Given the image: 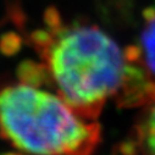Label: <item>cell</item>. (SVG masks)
Here are the masks:
<instances>
[{
	"mask_svg": "<svg viewBox=\"0 0 155 155\" xmlns=\"http://www.w3.org/2000/svg\"><path fill=\"white\" fill-rule=\"evenodd\" d=\"M125 58L128 62H140L142 59V49L138 45H130L124 50Z\"/></svg>",
	"mask_w": 155,
	"mask_h": 155,
	"instance_id": "cell-7",
	"label": "cell"
},
{
	"mask_svg": "<svg viewBox=\"0 0 155 155\" xmlns=\"http://www.w3.org/2000/svg\"><path fill=\"white\" fill-rule=\"evenodd\" d=\"M3 41L8 42V44L5 43H2V49L3 51L8 53V54H12L15 53L17 49H18V45H20V39H18V37L14 35V34H8L3 38Z\"/></svg>",
	"mask_w": 155,
	"mask_h": 155,
	"instance_id": "cell-6",
	"label": "cell"
},
{
	"mask_svg": "<svg viewBox=\"0 0 155 155\" xmlns=\"http://www.w3.org/2000/svg\"><path fill=\"white\" fill-rule=\"evenodd\" d=\"M0 136L32 154H89L101 140L100 125L59 95L28 83L0 91Z\"/></svg>",
	"mask_w": 155,
	"mask_h": 155,
	"instance_id": "cell-2",
	"label": "cell"
},
{
	"mask_svg": "<svg viewBox=\"0 0 155 155\" xmlns=\"http://www.w3.org/2000/svg\"><path fill=\"white\" fill-rule=\"evenodd\" d=\"M131 139L134 142L138 153L155 154V101L145 105L133 128Z\"/></svg>",
	"mask_w": 155,
	"mask_h": 155,
	"instance_id": "cell-4",
	"label": "cell"
},
{
	"mask_svg": "<svg viewBox=\"0 0 155 155\" xmlns=\"http://www.w3.org/2000/svg\"><path fill=\"white\" fill-rule=\"evenodd\" d=\"M143 17H144V20H145L147 22L154 20V18H155V8H147V9H144V11H143Z\"/></svg>",
	"mask_w": 155,
	"mask_h": 155,
	"instance_id": "cell-8",
	"label": "cell"
},
{
	"mask_svg": "<svg viewBox=\"0 0 155 155\" xmlns=\"http://www.w3.org/2000/svg\"><path fill=\"white\" fill-rule=\"evenodd\" d=\"M32 42L44 61L47 80L77 114L95 120L106 100L119 93L126 72L124 50L95 26H49Z\"/></svg>",
	"mask_w": 155,
	"mask_h": 155,
	"instance_id": "cell-1",
	"label": "cell"
},
{
	"mask_svg": "<svg viewBox=\"0 0 155 155\" xmlns=\"http://www.w3.org/2000/svg\"><path fill=\"white\" fill-rule=\"evenodd\" d=\"M153 82L138 62H127L124 82L115 99L121 107L145 106L153 101Z\"/></svg>",
	"mask_w": 155,
	"mask_h": 155,
	"instance_id": "cell-3",
	"label": "cell"
},
{
	"mask_svg": "<svg viewBox=\"0 0 155 155\" xmlns=\"http://www.w3.org/2000/svg\"><path fill=\"white\" fill-rule=\"evenodd\" d=\"M142 59L140 64L150 77L155 78V18L147 22V27L140 35Z\"/></svg>",
	"mask_w": 155,
	"mask_h": 155,
	"instance_id": "cell-5",
	"label": "cell"
}]
</instances>
